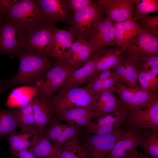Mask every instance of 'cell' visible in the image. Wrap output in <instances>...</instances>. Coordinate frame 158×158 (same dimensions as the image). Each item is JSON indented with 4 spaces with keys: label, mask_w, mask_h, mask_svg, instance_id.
Masks as SVG:
<instances>
[{
    "label": "cell",
    "mask_w": 158,
    "mask_h": 158,
    "mask_svg": "<svg viewBox=\"0 0 158 158\" xmlns=\"http://www.w3.org/2000/svg\"><path fill=\"white\" fill-rule=\"evenodd\" d=\"M19 66L17 74L8 80L0 79V92L19 84L36 85L37 82L52 66L47 57L21 50L17 55Z\"/></svg>",
    "instance_id": "1"
},
{
    "label": "cell",
    "mask_w": 158,
    "mask_h": 158,
    "mask_svg": "<svg viewBox=\"0 0 158 158\" xmlns=\"http://www.w3.org/2000/svg\"><path fill=\"white\" fill-rule=\"evenodd\" d=\"M4 16L6 18L26 31L40 25L47 24L37 0H18L9 8Z\"/></svg>",
    "instance_id": "2"
},
{
    "label": "cell",
    "mask_w": 158,
    "mask_h": 158,
    "mask_svg": "<svg viewBox=\"0 0 158 158\" xmlns=\"http://www.w3.org/2000/svg\"><path fill=\"white\" fill-rule=\"evenodd\" d=\"M125 132L121 127L116 131L107 134L86 133L80 145L86 158H107L116 143Z\"/></svg>",
    "instance_id": "3"
},
{
    "label": "cell",
    "mask_w": 158,
    "mask_h": 158,
    "mask_svg": "<svg viewBox=\"0 0 158 158\" xmlns=\"http://www.w3.org/2000/svg\"><path fill=\"white\" fill-rule=\"evenodd\" d=\"M93 95L85 86L61 89L57 95L50 97L55 117L61 111L71 108H84L93 111Z\"/></svg>",
    "instance_id": "4"
},
{
    "label": "cell",
    "mask_w": 158,
    "mask_h": 158,
    "mask_svg": "<svg viewBox=\"0 0 158 158\" xmlns=\"http://www.w3.org/2000/svg\"><path fill=\"white\" fill-rule=\"evenodd\" d=\"M104 12L101 6L92 3L73 13L69 29L74 34L76 40L87 41L94 23L104 18Z\"/></svg>",
    "instance_id": "5"
},
{
    "label": "cell",
    "mask_w": 158,
    "mask_h": 158,
    "mask_svg": "<svg viewBox=\"0 0 158 158\" xmlns=\"http://www.w3.org/2000/svg\"><path fill=\"white\" fill-rule=\"evenodd\" d=\"M75 69L64 61H56L37 82V95L50 98Z\"/></svg>",
    "instance_id": "6"
},
{
    "label": "cell",
    "mask_w": 158,
    "mask_h": 158,
    "mask_svg": "<svg viewBox=\"0 0 158 158\" xmlns=\"http://www.w3.org/2000/svg\"><path fill=\"white\" fill-rule=\"evenodd\" d=\"M54 26L45 23L27 31L21 50L47 57L51 56Z\"/></svg>",
    "instance_id": "7"
},
{
    "label": "cell",
    "mask_w": 158,
    "mask_h": 158,
    "mask_svg": "<svg viewBox=\"0 0 158 158\" xmlns=\"http://www.w3.org/2000/svg\"><path fill=\"white\" fill-rule=\"evenodd\" d=\"M27 31L5 18L0 25V56L8 55L10 59L21 49Z\"/></svg>",
    "instance_id": "8"
},
{
    "label": "cell",
    "mask_w": 158,
    "mask_h": 158,
    "mask_svg": "<svg viewBox=\"0 0 158 158\" xmlns=\"http://www.w3.org/2000/svg\"><path fill=\"white\" fill-rule=\"evenodd\" d=\"M125 121L126 131L148 128L158 130V99L147 107H138L131 110Z\"/></svg>",
    "instance_id": "9"
},
{
    "label": "cell",
    "mask_w": 158,
    "mask_h": 158,
    "mask_svg": "<svg viewBox=\"0 0 158 158\" xmlns=\"http://www.w3.org/2000/svg\"><path fill=\"white\" fill-rule=\"evenodd\" d=\"M115 86V92L128 108L129 112L137 107H147L158 99L157 92L147 91L141 87L130 88L116 82Z\"/></svg>",
    "instance_id": "10"
},
{
    "label": "cell",
    "mask_w": 158,
    "mask_h": 158,
    "mask_svg": "<svg viewBox=\"0 0 158 158\" xmlns=\"http://www.w3.org/2000/svg\"><path fill=\"white\" fill-rule=\"evenodd\" d=\"M87 41L96 52L105 46H115L114 23L106 18L95 22L91 29Z\"/></svg>",
    "instance_id": "11"
},
{
    "label": "cell",
    "mask_w": 158,
    "mask_h": 158,
    "mask_svg": "<svg viewBox=\"0 0 158 158\" xmlns=\"http://www.w3.org/2000/svg\"><path fill=\"white\" fill-rule=\"evenodd\" d=\"M44 18L51 26L59 22L70 23L73 14L65 0H37Z\"/></svg>",
    "instance_id": "12"
},
{
    "label": "cell",
    "mask_w": 158,
    "mask_h": 158,
    "mask_svg": "<svg viewBox=\"0 0 158 158\" xmlns=\"http://www.w3.org/2000/svg\"><path fill=\"white\" fill-rule=\"evenodd\" d=\"M96 4L103 8L106 18L114 23L125 20L133 15L134 0H98Z\"/></svg>",
    "instance_id": "13"
},
{
    "label": "cell",
    "mask_w": 158,
    "mask_h": 158,
    "mask_svg": "<svg viewBox=\"0 0 158 158\" xmlns=\"http://www.w3.org/2000/svg\"><path fill=\"white\" fill-rule=\"evenodd\" d=\"M102 52V49L96 52L83 66L75 69L66 78L60 87L61 89L78 87L91 80L96 71L97 61Z\"/></svg>",
    "instance_id": "14"
},
{
    "label": "cell",
    "mask_w": 158,
    "mask_h": 158,
    "mask_svg": "<svg viewBox=\"0 0 158 158\" xmlns=\"http://www.w3.org/2000/svg\"><path fill=\"white\" fill-rule=\"evenodd\" d=\"M93 110L97 118L102 117L113 112L129 110L114 92L106 91L93 95Z\"/></svg>",
    "instance_id": "15"
},
{
    "label": "cell",
    "mask_w": 158,
    "mask_h": 158,
    "mask_svg": "<svg viewBox=\"0 0 158 158\" xmlns=\"http://www.w3.org/2000/svg\"><path fill=\"white\" fill-rule=\"evenodd\" d=\"M31 102L35 125L41 136L55 117L52 102L50 98L38 95L34 97Z\"/></svg>",
    "instance_id": "16"
},
{
    "label": "cell",
    "mask_w": 158,
    "mask_h": 158,
    "mask_svg": "<svg viewBox=\"0 0 158 158\" xmlns=\"http://www.w3.org/2000/svg\"><path fill=\"white\" fill-rule=\"evenodd\" d=\"M142 130L125 131L122 138L116 143L107 158H127L144 142Z\"/></svg>",
    "instance_id": "17"
},
{
    "label": "cell",
    "mask_w": 158,
    "mask_h": 158,
    "mask_svg": "<svg viewBox=\"0 0 158 158\" xmlns=\"http://www.w3.org/2000/svg\"><path fill=\"white\" fill-rule=\"evenodd\" d=\"M125 52L136 56L158 54V36L142 30L127 46Z\"/></svg>",
    "instance_id": "18"
},
{
    "label": "cell",
    "mask_w": 158,
    "mask_h": 158,
    "mask_svg": "<svg viewBox=\"0 0 158 158\" xmlns=\"http://www.w3.org/2000/svg\"><path fill=\"white\" fill-rule=\"evenodd\" d=\"M40 136L39 129L35 125L20 132H15L7 138L10 152L16 156L20 152L30 148Z\"/></svg>",
    "instance_id": "19"
},
{
    "label": "cell",
    "mask_w": 158,
    "mask_h": 158,
    "mask_svg": "<svg viewBox=\"0 0 158 158\" xmlns=\"http://www.w3.org/2000/svg\"><path fill=\"white\" fill-rule=\"evenodd\" d=\"M115 45L123 47L135 39L142 30L133 17L122 21L114 23Z\"/></svg>",
    "instance_id": "20"
},
{
    "label": "cell",
    "mask_w": 158,
    "mask_h": 158,
    "mask_svg": "<svg viewBox=\"0 0 158 158\" xmlns=\"http://www.w3.org/2000/svg\"><path fill=\"white\" fill-rule=\"evenodd\" d=\"M59 121H63L80 128L97 118V114L90 109L81 107H73L65 109L55 116Z\"/></svg>",
    "instance_id": "21"
},
{
    "label": "cell",
    "mask_w": 158,
    "mask_h": 158,
    "mask_svg": "<svg viewBox=\"0 0 158 158\" xmlns=\"http://www.w3.org/2000/svg\"><path fill=\"white\" fill-rule=\"evenodd\" d=\"M53 37L51 56L56 61H64L63 55L73 42L75 37L73 33L70 30H65L54 26L53 29Z\"/></svg>",
    "instance_id": "22"
},
{
    "label": "cell",
    "mask_w": 158,
    "mask_h": 158,
    "mask_svg": "<svg viewBox=\"0 0 158 158\" xmlns=\"http://www.w3.org/2000/svg\"><path fill=\"white\" fill-rule=\"evenodd\" d=\"M131 42L120 49L102 48L101 53L96 64L95 72L91 80L100 71L111 69L120 62L123 58L126 47Z\"/></svg>",
    "instance_id": "23"
},
{
    "label": "cell",
    "mask_w": 158,
    "mask_h": 158,
    "mask_svg": "<svg viewBox=\"0 0 158 158\" xmlns=\"http://www.w3.org/2000/svg\"><path fill=\"white\" fill-rule=\"evenodd\" d=\"M36 95L37 94L35 86L18 87L11 92L5 105L8 107L19 108L31 102Z\"/></svg>",
    "instance_id": "24"
},
{
    "label": "cell",
    "mask_w": 158,
    "mask_h": 158,
    "mask_svg": "<svg viewBox=\"0 0 158 158\" xmlns=\"http://www.w3.org/2000/svg\"><path fill=\"white\" fill-rule=\"evenodd\" d=\"M29 148L37 158H60L61 149L42 136Z\"/></svg>",
    "instance_id": "25"
},
{
    "label": "cell",
    "mask_w": 158,
    "mask_h": 158,
    "mask_svg": "<svg viewBox=\"0 0 158 158\" xmlns=\"http://www.w3.org/2000/svg\"><path fill=\"white\" fill-rule=\"evenodd\" d=\"M128 110L113 112L104 116L97 118L91 121L84 127L92 128L111 126L116 124L121 125L125 122Z\"/></svg>",
    "instance_id": "26"
},
{
    "label": "cell",
    "mask_w": 158,
    "mask_h": 158,
    "mask_svg": "<svg viewBox=\"0 0 158 158\" xmlns=\"http://www.w3.org/2000/svg\"><path fill=\"white\" fill-rule=\"evenodd\" d=\"M96 52L87 41L80 49L64 61L75 68H79L85 64Z\"/></svg>",
    "instance_id": "27"
},
{
    "label": "cell",
    "mask_w": 158,
    "mask_h": 158,
    "mask_svg": "<svg viewBox=\"0 0 158 158\" xmlns=\"http://www.w3.org/2000/svg\"><path fill=\"white\" fill-rule=\"evenodd\" d=\"M144 142L141 146L146 154L158 158V130L151 129L142 130Z\"/></svg>",
    "instance_id": "28"
},
{
    "label": "cell",
    "mask_w": 158,
    "mask_h": 158,
    "mask_svg": "<svg viewBox=\"0 0 158 158\" xmlns=\"http://www.w3.org/2000/svg\"><path fill=\"white\" fill-rule=\"evenodd\" d=\"M81 129L72 124L66 125L62 133L54 145L62 149L78 142Z\"/></svg>",
    "instance_id": "29"
},
{
    "label": "cell",
    "mask_w": 158,
    "mask_h": 158,
    "mask_svg": "<svg viewBox=\"0 0 158 158\" xmlns=\"http://www.w3.org/2000/svg\"><path fill=\"white\" fill-rule=\"evenodd\" d=\"M18 123L14 110L0 109V139L16 131Z\"/></svg>",
    "instance_id": "30"
},
{
    "label": "cell",
    "mask_w": 158,
    "mask_h": 158,
    "mask_svg": "<svg viewBox=\"0 0 158 158\" xmlns=\"http://www.w3.org/2000/svg\"><path fill=\"white\" fill-rule=\"evenodd\" d=\"M125 66L126 85L130 88L140 87L138 80V71L134 59L124 53L123 59Z\"/></svg>",
    "instance_id": "31"
},
{
    "label": "cell",
    "mask_w": 158,
    "mask_h": 158,
    "mask_svg": "<svg viewBox=\"0 0 158 158\" xmlns=\"http://www.w3.org/2000/svg\"><path fill=\"white\" fill-rule=\"evenodd\" d=\"M134 59L137 69L145 71L151 70L158 73V54L136 56L128 54Z\"/></svg>",
    "instance_id": "32"
},
{
    "label": "cell",
    "mask_w": 158,
    "mask_h": 158,
    "mask_svg": "<svg viewBox=\"0 0 158 158\" xmlns=\"http://www.w3.org/2000/svg\"><path fill=\"white\" fill-rule=\"evenodd\" d=\"M138 80L140 87L147 91L157 92L158 90V75L151 70L145 71L138 70Z\"/></svg>",
    "instance_id": "33"
},
{
    "label": "cell",
    "mask_w": 158,
    "mask_h": 158,
    "mask_svg": "<svg viewBox=\"0 0 158 158\" xmlns=\"http://www.w3.org/2000/svg\"><path fill=\"white\" fill-rule=\"evenodd\" d=\"M134 18L137 19L158 11V0H134Z\"/></svg>",
    "instance_id": "34"
},
{
    "label": "cell",
    "mask_w": 158,
    "mask_h": 158,
    "mask_svg": "<svg viewBox=\"0 0 158 158\" xmlns=\"http://www.w3.org/2000/svg\"><path fill=\"white\" fill-rule=\"evenodd\" d=\"M115 81L112 77L104 80H95L91 81L85 87L94 95L104 92H115L116 87Z\"/></svg>",
    "instance_id": "35"
},
{
    "label": "cell",
    "mask_w": 158,
    "mask_h": 158,
    "mask_svg": "<svg viewBox=\"0 0 158 158\" xmlns=\"http://www.w3.org/2000/svg\"><path fill=\"white\" fill-rule=\"evenodd\" d=\"M65 125L55 117L41 136L54 144L62 133Z\"/></svg>",
    "instance_id": "36"
},
{
    "label": "cell",
    "mask_w": 158,
    "mask_h": 158,
    "mask_svg": "<svg viewBox=\"0 0 158 158\" xmlns=\"http://www.w3.org/2000/svg\"><path fill=\"white\" fill-rule=\"evenodd\" d=\"M135 19L142 30L148 32L154 35L158 36V16H151L146 15Z\"/></svg>",
    "instance_id": "37"
},
{
    "label": "cell",
    "mask_w": 158,
    "mask_h": 158,
    "mask_svg": "<svg viewBox=\"0 0 158 158\" xmlns=\"http://www.w3.org/2000/svg\"><path fill=\"white\" fill-rule=\"evenodd\" d=\"M60 158H86L85 154L78 142L61 149Z\"/></svg>",
    "instance_id": "38"
},
{
    "label": "cell",
    "mask_w": 158,
    "mask_h": 158,
    "mask_svg": "<svg viewBox=\"0 0 158 158\" xmlns=\"http://www.w3.org/2000/svg\"><path fill=\"white\" fill-rule=\"evenodd\" d=\"M123 59L120 62L111 68V75L116 83L125 85V68Z\"/></svg>",
    "instance_id": "39"
},
{
    "label": "cell",
    "mask_w": 158,
    "mask_h": 158,
    "mask_svg": "<svg viewBox=\"0 0 158 158\" xmlns=\"http://www.w3.org/2000/svg\"><path fill=\"white\" fill-rule=\"evenodd\" d=\"M15 116L17 120L18 126L19 127L21 130L27 129L35 125L33 113L18 115H15Z\"/></svg>",
    "instance_id": "40"
},
{
    "label": "cell",
    "mask_w": 158,
    "mask_h": 158,
    "mask_svg": "<svg viewBox=\"0 0 158 158\" xmlns=\"http://www.w3.org/2000/svg\"><path fill=\"white\" fill-rule=\"evenodd\" d=\"M65 1L73 13L93 3L90 0H65Z\"/></svg>",
    "instance_id": "41"
},
{
    "label": "cell",
    "mask_w": 158,
    "mask_h": 158,
    "mask_svg": "<svg viewBox=\"0 0 158 158\" xmlns=\"http://www.w3.org/2000/svg\"><path fill=\"white\" fill-rule=\"evenodd\" d=\"M87 41L81 39L76 40L73 43L69 49L64 54L63 56L64 61L80 49Z\"/></svg>",
    "instance_id": "42"
},
{
    "label": "cell",
    "mask_w": 158,
    "mask_h": 158,
    "mask_svg": "<svg viewBox=\"0 0 158 158\" xmlns=\"http://www.w3.org/2000/svg\"><path fill=\"white\" fill-rule=\"evenodd\" d=\"M18 0H0V12L5 15L9 8Z\"/></svg>",
    "instance_id": "43"
},
{
    "label": "cell",
    "mask_w": 158,
    "mask_h": 158,
    "mask_svg": "<svg viewBox=\"0 0 158 158\" xmlns=\"http://www.w3.org/2000/svg\"><path fill=\"white\" fill-rule=\"evenodd\" d=\"M111 77V69H108L100 71L91 81L95 80H104Z\"/></svg>",
    "instance_id": "44"
},
{
    "label": "cell",
    "mask_w": 158,
    "mask_h": 158,
    "mask_svg": "<svg viewBox=\"0 0 158 158\" xmlns=\"http://www.w3.org/2000/svg\"><path fill=\"white\" fill-rule=\"evenodd\" d=\"M16 156L19 158H37L35 154L30 148L20 152L17 154Z\"/></svg>",
    "instance_id": "45"
},
{
    "label": "cell",
    "mask_w": 158,
    "mask_h": 158,
    "mask_svg": "<svg viewBox=\"0 0 158 158\" xmlns=\"http://www.w3.org/2000/svg\"><path fill=\"white\" fill-rule=\"evenodd\" d=\"M138 154L137 150H136L130 154L127 158H137Z\"/></svg>",
    "instance_id": "46"
},
{
    "label": "cell",
    "mask_w": 158,
    "mask_h": 158,
    "mask_svg": "<svg viewBox=\"0 0 158 158\" xmlns=\"http://www.w3.org/2000/svg\"><path fill=\"white\" fill-rule=\"evenodd\" d=\"M137 158H154L146 154H145L140 152L138 154Z\"/></svg>",
    "instance_id": "47"
},
{
    "label": "cell",
    "mask_w": 158,
    "mask_h": 158,
    "mask_svg": "<svg viewBox=\"0 0 158 158\" xmlns=\"http://www.w3.org/2000/svg\"><path fill=\"white\" fill-rule=\"evenodd\" d=\"M5 19L4 16L0 12V25Z\"/></svg>",
    "instance_id": "48"
}]
</instances>
